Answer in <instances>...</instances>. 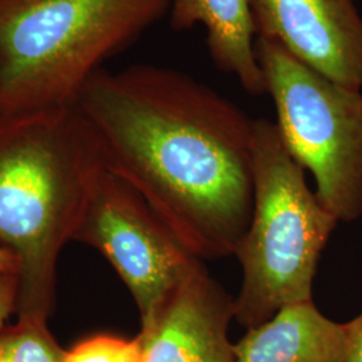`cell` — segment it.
Masks as SVG:
<instances>
[{"label": "cell", "mask_w": 362, "mask_h": 362, "mask_svg": "<svg viewBox=\"0 0 362 362\" xmlns=\"http://www.w3.org/2000/svg\"><path fill=\"white\" fill-rule=\"evenodd\" d=\"M170 0H0V116L71 106Z\"/></svg>", "instance_id": "3"}, {"label": "cell", "mask_w": 362, "mask_h": 362, "mask_svg": "<svg viewBox=\"0 0 362 362\" xmlns=\"http://www.w3.org/2000/svg\"><path fill=\"white\" fill-rule=\"evenodd\" d=\"M66 354L47 321L18 318L0 333V362H65Z\"/></svg>", "instance_id": "11"}, {"label": "cell", "mask_w": 362, "mask_h": 362, "mask_svg": "<svg viewBox=\"0 0 362 362\" xmlns=\"http://www.w3.org/2000/svg\"><path fill=\"white\" fill-rule=\"evenodd\" d=\"M233 320V298L203 267L141 326L143 362H238L228 337Z\"/></svg>", "instance_id": "8"}, {"label": "cell", "mask_w": 362, "mask_h": 362, "mask_svg": "<svg viewBox=\"0 0 362 362\" xmlns=\"http://www.w3.org/2000/svg\"><path fill=\"white\" fill-rule=\"evenodd\" d=\"M19 260L13 252L0 248V274H18L19 275Z\"/></svg>", "instance_id": "15"}, {"label": "cell", "mask_w": 362, "mask_h": 362, "mask_svg": "<svg viewBox=\"0 0 362 362\" xmlns=\"http://www.w3.org/2000/svg\"><path fill=\"white\" fill-rule=\"evenodd\" d=\"M257 39L300 64L362 90V15L354 0H252Z\"/></svg>", "instance_id": "7"}, {"label": "cell", "mask_w": 362, "mask_h": 362, "mask_svg": "<svg viewBox=\"0 0 362 362\" xmlns=\"http://www.w3.org/2000/svg\"><path fill=\"white\" fill-rule=\"evenodd\" d=\"M346 325L313 300L287 305L233 344L238 362H346Z\"/></svg>", "instance_id": "9"}, {"label": "cell", "mask_w": 362, "mask_h": 362, "mask_svg": "<svg viewBox=\"0 0 362 362\" xmlns=\"http://www.w3.org/2000/svg\"><path fill=\"white\" fill-rule=\"evenodd\" d=\"M73 240L112 264L134 299L141 326L204 267L141 194L106 167L93 180Z\"/></svg>", "instance_id": "6"}, {"label": "cell", "mask_w": 362, "mask_h": 362, "mask_svg": "<svg viewBox=\"0 0 362 362\" xmlns=\"http://www.w3.org/2000/svg\"><path fill=\"white\" fill-rule=\"evenodd\" d=\"M76 106L105 165L141 194L202 260L233 257L254 207V122L182 71L101 69Z\"/></svg>", "instance_id": "1"}, {"label": "cell", "mask_w": 362, "mask_h": 362, "mask_svg": "<svg viewBox=\"0 0 362 362\" xmlns=\"http://www.w3.org/2000/svg\"><path fill=\"white\" fill-rule=\"evenodd\" d=\"M346 325V362H362V314Z\"/></svg>", "instance_id": "14"}, {"label": "cell", "mask_w": 362, "mask_h": 362, "mask_svg": "<svg viewBox=\"0 0 362 362\" xmlns=\"http://www.w3.org/2000/svg\"><path fill=\"white\" fill-rule=\"evenodd\" d=\"M19 296V275L0 274V333L6 327L4 324L18 309Z\"/></svg>", "instance_id": "13"}, {"label": "cell", "mask_w": 362, "mask_h": 362, "mask_svg": "<svg viewBox=\"0 0 362 362\" xmlns=\"http://www.w3.org/2000/svg\"><path fill=\"white\" fill-rule=\"evenodd\" d=\"M168 15L176 31L204 27L215 65L236 78L251 95L266 94L257 54L252 0H170Z\"/></svg>", "instance_id": "10"}, {"label": "cell", "mask_w": 362, "mask_h": 362, "mask_svg": "<svg viewBox=\"0 0 362 362\" xmlns=\"http://www.w3.org/2000/svg\"><path fill=\"white\" fill-rule=\"evenodd\" d=\"M65 362H143L141 344L139 337L133 339L110 334L90 337L67 350Z\"/></svg>", "instance_id": "12"}, {"label": "cell", "mask_w": 362, "mask_h": 362, "mask_svg": "<svg viewBox=\"0 0 362 362\" xmlns=\"http://www.w3.org/2000/svg\"><path fill=\"white\" fill-rule=\"evenodd\" d=\"M254 207L235 257L243 270L233 320L247 329L264 324L287 305L313 300L321 254L338 220L308 182L275 122H254Z\"/></svg>", "instance_id": "4"}, {"label": "cell", "mask_w": 362, "mask_h": 362, "mask_svg": "<svg viewBox=\"0 0 362 362\" xmlns=\"http://www.w3.org/2000/svg\"><path fill=\"white\" fill-rule=\"evenodd\" d=\"M266 93L290 155L314 176L320 202L338 221L362 216V90L345 88L257 39Z\"/></svg>", "instance_id": "5"}, {"label": "cell", "mask_w": 362, "mask_h": 362, "mask_svg": "<svg viewBox=\"0 0 362 362\" xmlns=\"http://www.w3.org/2000/svg\"><path fill=\"white\" fill-rule=\"evenodd\" d=\"M104 167L76 105L0 116V248L21 264L18 318L49 321L59 255Z\"/></svg>", "instance_id": "2"}]
</instances>
